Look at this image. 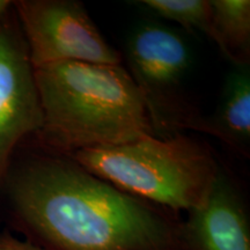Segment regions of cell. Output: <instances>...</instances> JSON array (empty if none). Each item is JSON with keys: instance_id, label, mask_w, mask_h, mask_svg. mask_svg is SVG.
Segmentation results:
<instances>
[{"instance_id": "cell-12", "label": "cell", "mask_w": 250, "mask_h": 250, "mask_svg": "<svg viewBox=\"0 0 250 250\" xmlns=\"http://www.w3.org/2000/svg\"><path fill=\"white\" fill-rule=\"evenodd\" d=\"M11 8H13V1H8V0H0V21L2 19L7 17L9 14Z\"/></svg>"}, {"instance_id": "cell-1", "label": "cell", "mask_w": 250, "mask_h": 250, "mask_svg": "<svg viewBox=\"0 0 250 250\" xmlns=\"http://www.w3.org/2000/svg\"><path fill=\"white\" fill-rule=\"evenodd\" d=\"M15 226L43 250H186L176 212L118 189L66 155L7 173Z\"/></svg>"}, {"instance_id": "cell-9", "label": "cell", "mask_w": 250, "mask_h": 250, "mask_svg": "<svg viewBox=\"0 0 250 250\" xmlns=\"http://www.w3.org/2000/svg\"><path fill=\"white\" fill-rule=\"evenodd\" d=\"M212 41L236 66H248L250 54L249 0H210Z\"/></svg>"}, {"instance_id": "cell-7", "label": "cell", "mask_w": 250, "mask_h": 250, "mask_svg": "<svg viewBox=\"0 0 250 250\" xmlns=\"http://www.w3.org/2000/svg\"><path fill=\"white\" fill-rule=\"evenodd\" d=\"M182 236L186 250H250L245 204L221 168L204 202L182 220Z\"/></svg>"}, {"instance_id": "cell-10", "label": "cell", "mask_w": 250, "mask_h": 250, "mask_svg": "<svg viewBox=\"0 0 250 250\" xmlns=\"http://www.w3.org/2000/svg\"><path fill=\"white\" fill-rule=\"evenodd\" d=\"M140 2L159 17L174 21L189 31H202L212 40L210 0H143Z\"/></svg>"}, {"instance_id": "cell-11", "label": "cell", "mask_w": 250, "mask_h": 250, "mask_svg": "<svg viewBox=\"0 0 250 250\" xmlns=\"http://www.w3.org/2000/svg\"><path fill=\"white\" fill-rule=\"evenodd\" d=\"M0 250H43L28 240H21L9 232H0Z\"/></svg>"}, {"instance_id": "cell-2", "label": "cell", "mask_w": 250, "mask_h": 250, "mask_svg": "<svg viewBox=\"0 0 250 250\" xmlns=\"http://www.w3.org/2000/svg\"><path fill=\"white\" fill-rule=\"evenodd\" d=\"M50 152L71 155L155 136L145 102L122 65L65 62L34 68Z\"/></svg>"}, {"instance_id": "cell-6", "label": "cell", "mask_w": 250, "mask_h": 250, "mask_svg": "<svg viewBox=\"0 0 250 250\" xmlns=\"http://www.w3.org/2000/svg\"><path fill=\"white\" fill-rule=\"evenodd\" d=\"M35 72L20 29L8 15L0 21V181L22 139L42 129Z\"/></svg>"}, {"instance_id": "cell-8", "label": "cell", "mask_w": 250, "mask_h": 250, "mask_svg": "<svg viewBox=\"0 0 250 250\" xmlns=\"http://www.w3.org/2000/svg\"><path fill=\"white\" fill-rule=\"evenodd\" d=\"M228 78L223 98L211 116H201L192 131L208 133L240 154L250 146V76L248 66Z\"/></svg>"}, {"instance_id": "cell-5", "label": "cell", "mask_w": 250, "mask_h": 250, "mask_svg": "<svg viewBox=\"0 0 250 250\" xmlns=\"http://www.w3.org/2000/svg\"><path fill=\"white\" fill-rule=\"evenodd\" d=\"M13 8L34 68L65 62L122 65L85 6L74 0H19Z\"/></svg>"}, {"instance_id": "cell-4", "label": "cell", "mask_w": 250, "mask_h": 250, "mask_svg": "<svg viewBox=\"0 0 250 250\" xmlns=\"http://www.w3.org/2000/svg\"><path fill=\"white\" fill-rule=\"evenodd\" d=\"M126 62L155 136L192 130L201 115L183 88L190 52L181 35L162 24H143L127 42Z\"/></svg>"}, {"instance_id": "cell-3", "label": "cell", "mask_w": 250, "mask_h": 250, "mask_svg": "<svg viewBox=\"0 0 250 250\" xmlns=\"http://www.w3.org/2000/svg\"><path fill=\"white\" fill-rule=\"evenodd\" d=\"M67 156L118 189L176 213L201 205L220 169L208 146L182 133Z\"/></svg>"}]
</instances>
